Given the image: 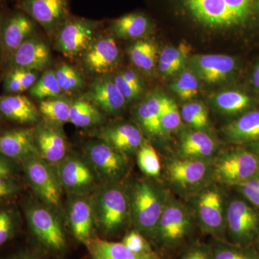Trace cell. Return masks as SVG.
Wrapping results in <instances>:
<instances>
[{
    "instance_id": "cell-1",
    "label": "cell",
    "mask_w": 259,
    "mask_h": 259,
    "mask_svg": "<svg viewBox=\"0 0 259 259\" xmlns=\"http://www.w3.org/2000/svg\"><path fill=\"white\" fill-rule=\"evenodd\" d=\"M96 230L103 236H115L131 220L128 191L117 182H105L91 195Z\"/></svg>"
},
{
    "instance_id": "cell-2",
    "label": "cell",
    "mask_w": 259,
    "mask_h": 259,
    "mask_svg": "<svg viewBox=\"0 0 259 259\" xmlns=\"http://www.w3.org/2000/svg\"><path fill=\"white\" fill-rule=\"evenodd\" d=\"M24 212L32 239L41 253L62 255L67 249L66 233L57 211L45 204L30 202Z\"/></svg>"
},
{
    "instance_id": "cell-3",
    "label": "cell",
    "mask_w": 259,
    "mask_h": 259,
    "mask_svg": "<svg viewBox=\"0 0 259 259\" xmlns=\"http://www.w3.org/2000/svg\"><path fill=\"white\" fill-rule=\"evenodd\" d=\"M131 220L136 230L154 236L167 200L158 187L149 181H138L128 191Z\"/></svg>"
},
{
    "instance_id": "cell-4",
    "label": "cell",
    "mask_w": 259,
    "mask_h": 259,
    "mask_svg": "<svg viewBox=\"0 0 259 259\" xmlns=\"http://www.w3.org/2000/svg\"><path fill=\"white\" fill-rule=\"evenodd\" d=\"M22 164L25 179L35 194L44 204L59 210L63 187L54 166L40 157L30 158Z\"/></svg>"
},
{
    "instance_id": "cell-5",
    "label": "cell",
    "mask_w": 259,
    "mask_h": 259,
    "mask_svg": "<svg viewBox=\"0 0 259 259\" xmlns=\"http://www.w3.org/2000/svg\"><path fill=\"white\" fill-rule=\"evenodd\" d=\"M83 151L99 180L104 182H117L127 173L128 161L126 156L105 141H90L85 145Z\"/></svg>"
},
{
    "instance_id": "cell-6",
    "label": "cell",
    "mask_w": 259,
    "mask_h": 259,
    "mask_svg": "<svg viewBox=\"0 0 259 259\" xmlns=\"http://www.w3.org/2000/svg\"><path fill=\"white\" fill-rule=\"evenodd\" d=\"M61 186L70 194H89L97 188L99 179L88 160L72 153L57 166Z\"/></svg>"
},
{
    "instance_id": "cell-7",
    "label": "cell",
    "mask_w": 259,
    "mask_h": 259,
    "mask_svg": "<svg viewBox=\"0 0 259 259\" xmlns=\"http://www.w3.org/2000/svg\"><path fill=\"white\" fill-rule=\"evenodd\" d=\"M97 25V22L69 17L56 31V50L69 58L84 53L94 41Z\"/></svg>"
},
{
    "instance_id": "cell-8",
    "label": "cell",
    "mask_w": 259,
    "mask_h": 259,
    "mask_svg": "<svg viewBox=\"0 0 259 259\" xmlns=\"http://www.w3.org/2000/svg\"><path fill=\"white\" fill-rule=\"evenodd\" d=\"M214 175L222 183L241 185L259 177V158L244 150L227 153L216 163Z\"/></svg>"
},
{
    "instance_id": "cell-9",
    "label": "cell",
    "mask_w": 259,
    "mask_h": 259,
    "mask_svg": "<svg viewBox=\"0 0 259 259\" xmlns=\"http://www.w3.org/2000/svg\"><path fill=\"white\" fill-rule=\"evenodd\" d=\"M192 226V218L185 206L168 200L156 226L154 236L163 245H176L185 239Z\"/></svg>"
},
{
    "instance_id": "cell-10",
    "label": "cell",
    "mask_w": 259,
    "mask_h": 259,
    "mask_svg": "<svg viewBox=\"0 0 259 259\" xmlns=\"http://www.w3.org/2000/svg\"><path fill=\"white\" fill-rule=\"evenodd\" d=\"M70 231L79 243L87 245L95 238L96 231L91 195L71 194L67 205Z\"/></svg>"
},
{
    "instance_id": "cell-11",
    "label": "cell",
    "mask_w": 259,
    "mask_h": 259,
    "mask_svg": "<svg viewBox=\"0 0 259 259\" xmlns=\"http://www.w3.org/2000/svg\"><path fill=\"white\" fill-rule=\"evenodd\" d=\"M19 8L49 32L57 31L69 18V0H21Z\"/></svg>"
},
{
    "instance_id": "cell-12",
    "label": "cell",
    "mask_w": 259,
    "mask_h": 259,
    "mask_svg": "<svg viewBox=\"0 0 259 259\" xmlns=\"http://www.w3.org/2000/svg\"><path fill=\"white\" fill-rule=\"evenodd\" d=\"M226 221L230 235L238 243H248L258 233V214L241 199H235L229 204L227 210Z\"/></svg>"
},
{
    "instance_id": "cell-13",
    "label": "cell",
    "mask_w": 259,
    "mask_h": 259,
    "mask_svg": "<svg viewBox=\"0 0 259 259\" xmlns=\"http://www.w3.org/2000/svg\"><path fill=\"white\" fill-rule=\"evenodd\" d=\"M34 136L39 157L49 164L58 166L67 156V141L59 126H37Z\"/></svg>"
},
{
    "instance_id": "cell-14",
    "label": "cell",
    "mask_w": 259,
    "mask_h": 259,
    "mask_svg": "<svg viewBox=\"0 0 259 259\" xmlns=\"http://www.w3.org/2000/svg\"><path fill=\"white\" fill-rule=\"evenodd\" d=\"M0 153L15 163L39 157L34 128L10 130L0 134Z\"/></svg>"
},
{
    "instance_id": "cell-15",
    "label": "cell",
    "mask_w": 259,
    "mask_h": 259,
    "mask_svg": "<svg viewBox=\"0 0 259 259\" xmlns=\"http://www.w3.org/2000/svg\"><path fill=\"white\" fill-rule=\"evenodd\" d=\"M35 29L31 18L22 12L10 15L2 23L0 45L5 52L13 55L25 40L32 36Z\"/></svg>"
},
{
    "instance_id": "cell-16",
    "label": "cell",
    "mask_w": 259,
    "mask_h": 259,
    "mask_svg": "<svg viewBox=\"0 0 259 259\" xmlns=\"http://www.w3.org/2000/svg\"><path fill=\"white\" fill-rule=\"evenodd\" d=\"M50 49L42 40L30 37L10 56L12 68L42 71L51 64Z\"/></svg>"
},
{
    "instance_id": "cell-17",
    "label": "cell",
    "mask_w": 259,
    "mask_h": 259,
    "mask_svg": "<svg viewBox=\"0 0 259 259\" xmlns=\"http://www.w3.org/2000/svg\"><path fill=\"white\" fill-rule=\"evenodd\" d=\"M191 14L201 23L212 27L236 25V19L224 0H185Z\"/></svg>"
},
{
    "instance_id": "cell-18",
    "label": "cell",
    "mask_w": 259,
    "mask_h": 259,
    "mask_svg": "<svg viewBox=\"0 0 259 259\" xmlns=\"http://www.w3.org/2000/svg\"><path fill=\"white\" fill-rule=\"evenodd\" d=\"M119 59V49L111 37H102L83 53V63L89 71L95 74H105L115 66Z\"/></svg>"
},
{
    "instance_id": "cell-19",
    "label": "cell",
    "mask_w": 259,
    "mask_h": 259,
    "mask_svg": "<svg viewBox=\"0 0 259 259\" xmlns=\"http://www.w3.org/2000/svg\"><path fill=\"white\" fill-rule=\"evenodd\" d=\"M223 197L220 191L209 188L199 194L197 199V214L199 222L206 231L219 233L223 226Z\"/></svg>"
},
{
    "instance_id": "cell-20",
    "label": "cell",
    "mask_w": 259,
    "mask_h": 259,
    "mask_svg": "<svg viewBox=\"0 0 259 259\" xmlns=\"http://www.w3.org/2000/svg\"><path fill=\"white\" fill-rule=\"evenodd\" d=\"M100 138L125 156L139 151L144 144L141 130L132 124H120L102 130Z\"/></svg>"
},
{
    "instance_id": "cell-21",
    "label": "cell",
    "mask_w": 259,
    "mask_h": 259,
    "mask_svg": "<svg viewBox=\"0 0 259 259\" xmlns=\"http://www.w3.org/2000/svg\"><path fill=\"white\" fill-rule=\"evenodd\" d=\"M208 171V167L199 159L177 160L167 167L168 179L182 188H191L202 183Z\"/></svg>"
},
{
    "instance_id": "cell-22",
    "label": "cell",
    "mask_w": 259,
    "mask_h": 259,
    "mask_svg": "<svg viewBox=\"0 0 259 259\" xmlns=\"http://www.w3.org/2000/svg\"><path fill=\"white\" fill-rule=\"evenodd\" d=\"M0 115L17 123L33 124L40 112L30 99L18 94L0 97Z\"/></svg>"
},
{
    "instance_id": "cell-23",
    "label": "cell",
    "mask_w": 259,
    "mask_h": 259,
    "mask_svg": "<svg viewBox=\"0 0 259 259\" xmlns=\"http://www.w3.org/2000/svg\"><path fill=\"white\" fill-rule=\"evenodd\" d=\"M88 100L108 113L120 111L125 103L114 81L108 78L97 79L92 83Z\"/></svg>"
},
{
    "instance_id": "cell-24",
    "label": "cell",
    "mask_w": 259,
    "mask_h": 259,
    "mask_svg": "<svg viewBox=\"0 0 259 259\" xmlns=\"http://www.w3.org/2000/svg\"><path fill=\"white\" fill-rule=\"evenodd\" d=\"M194 67L199 77L207 83L223 81L235 67V61L231 56L221 54H207L196 58Z\"/></svg>"
},
{
    "instance_id": "cell-25",
    "label": "cell",
    "mask_w": 259,
    "mask_h": 259,
    "mask_svg": "<svg viewBox=\"0 0 259 259\" xmlns=\"http://www.w3.org/2000/svg\"><path fill=\"white\" fill-rule=\"evenodd\" d=\"M90 259H158L155 253H136L122 242H112L94 238L86 245Z\"/></svg>"
},
{
    "instance_id": "cell-26",
    "label": "cell",
    "mask_w": 259,
    "mask_h": 259,
    "mask_svg": "<svg viewBox=\"0 0 259 259\" xmlns=\"http://www.w3.org/2000/svg\"><path fill=\"white\" fill-rule=\"evenodd\" d=\"M225 134L233 142L258 141L259 111L248 112L231 122L225 128Z\"/></svg>"
},
{
    "instance_id": "cell-27",
    "label": "cell",
    "mask_w": 259,
    "mask_h": 259,
    "mask_svg": "<svg viewBox=\"0 0 259 259\" xmlns=\"http://www.w3.org/2000/svg\"><path fill=\"white\" fill-rule=\"evenodd\" d=\"M163 108L162 97L151 96L137 108L136 115L140 123L148 134L158 136L164 132L160 117Z\"/></svg>"
},
{
    "instance_id": "cell-28",
    "label": "cell",
    "mask_w": 259,
    "mask_h": 259,
    "mask_svg": "<svg viewBox=\"0 0 259 259\" xmlns=\"http://www.w3.org/2000/svg\"><path fill=\"white\" fill-rule=\"evenodd\" d=\"M150 28L148 19L140 13H131L114 20L112 30L122 38H140L144 36Z\"/></svg>"
},
{
    "instance_id": "cell-29",
    "label": "cell",
    "mask_w": 259,
    "mask_h": 259,
    "mask_svg": "<svg viewBox=\"0 0 259 259\" xmlns=\"http://www.w3.org/2000/svg\"><path fill=\"white\" fill-rule=\"evenodd\" d=\"M215 149L212 138L203 132H194L184 136L181 144L183 156L192 159L209 157Z\"/></svg>"
},
{
    "instance_id": "cell-30",
    "label": "cell",
    "mask_w": 259,
    "mask_h": 259,
    "mask_svg": "<svg viewBox=\"0 0 259 259\" xmlns=\"http://www.w3.org/2000/svg\"><path fill=\"white\" fill-rule=\"evenodd\" d=\"M103 115L96 105L88 100L78 99L71 102L69 122L77 127L87 128L99 125Z\"/></svg>"
},
{
    "instance_id": "cell-31",
    "label": "cell",
    "mask_w": 259,
    "mask_h": 259,
    "mask_svg": "<svg viewBox=\"0 0 259 259\" xmlns=\"http://www.w3.org/2000/svg\"><path fill=\"white\" fill-rule=\"evenodd\" d=\"M70 109L71 102L56 97L40 101L38 110L47 123L60 127L69 122Z\"/></svg>"
},
{
    "instance_id": "cell-32",
    "label": "cell",
    "mask_w": 259,
    "mask_h": 259,
    "mask_svg": "<svg viewBox=\"0 0 259 259\" xmlns=\"http://www.w3.org/2000/svg\"><path fill=\"white\" fill-rule=\"evenodd\" d=\"M37 71L12 68L5 78L4 88L8 95H18L30 90L36 82Z\"/></svg>"
},
{
    "instance_id": "cell-33",
    "label": "cell",
    "mask_w": 259,
    "mask_h": 259,
    "mask_svg": "<svg viewBox=\"0 0 259 259\" xmlns=\"http://www.w3.org/2000/svg\"><path fill=\"white\" fill-rule=\"evenodd\" d=\"M20 227V216L14 204L0 206V248L13 240Z\"/></svg>"
},
{
    "instance_id": "cell-34",
    "label": "cell",
    "mask_w": 259,
    "mask_h": 259,
    "mask_svg": "<svg viewBox=\"0 0 259 259\" xmlns=\"http://www.w3.org/2000/svg\"><path fill=\"white\" fill-rule=\"evenodd\" d=\"M157 49L153 42L139 40L129 49L130 59L133 64L144 71H151L156 61Z\"/></svg>"
},
{
    "instance_id": "cell-35",
    "label": "cell",
    "mask_w": 259,
    "mask_h": 259,
    "mask_svg": "<svg viewBox=\"0 0 259 259\" xmlns=\"http://www.w3.org/2000/svg\"><path fill=\"white\" fill-rule=\"evenodd\" d=\"M62 90L56 79L55 71L49 70L37 80L33 86L30 89V94L37 100H47L60 96Z\"/></svg>"
},
{
    "instance_id": "cell-36",
    "label": "cell",
    "mask_w": 259,
    "mask_h": 259,
    "mask_svg": "<svg viewBox=\"0 0 259 259\" xmlns=\"http://www.w3.org/2000/svg\"><path fill=\"white\" fill-rule=\"evenodd\" d=\"M215 103L220 110L228 114H235L244 110L250 105V98L244 94L229 91L218 95Z\"/></svg>"
},
{
    "instance_id": "cell-37",
    "label": "cell",
    "mask_w": 259,
    "mask_h": 259,
    "mask_svg": "<svg viewBox=\"0 0 259 259\" xmlns=\"http://www.w3.org/2000/svg\"><path fill=\"white\" fill-rule=\"evenodd\" d=\"M55 74L59 86L64 93H74L83 87L81 74L70 65L61 64L55 70Z\"/></svg>"
},
{
    "instance_id": "cell-38",
    "label": "cell",
    "mask_w": 259,
    "mask_h": 259,
    "mask_svg": "<svg viewBox=\"0 0 259 259\" xmlns=\"http://www.w3.org/2000/svg\"><path fill=\"white\" fill-rule=\"evenodd\" d=\"M139 168L148 177H156L161 172V163L156 150L151 145L144 144L137 152Z\"/></svg>"
},
{
    "instance_id": "cell-39",
    "label": "cell",
    "mask_w": 259,
    "mask_h": 259,
    "mask_svg": "<svg viewBox=\"0 0 259 259\" xmlns=\"http://www.w3.org/2000/svg\"><path fill=\"white\" fill-rule=\"evenodd\" d=\"M181 116L187 123L196 129L204 128L208 123L207 110L197 102L187 104L182 107Z\"/></svg>"
},
{
    "instance_id": "cell-40",
    "label": "cell",
    "mask_w": 259,
    "mask_h": 259,
    "mask_svg": "<svg viewBox=\"0 0 259 259\" xmlns=\"http://www.w3.org/2000/svg\"><path fill=\"white\" fill-rule=\"evenodd\" d=\"M181 117L175 102L171 99L163 97V109L160 117L163 131H172L178 128L182 120Z\"/></svg>"
},
{
    "instance_id": "cell-41",
    "label": "cell",
    "mask_w": 259,
    "mask_h": 259,
    "mask_svg": "<svg viewBox=\"0 0 259 259\" xmlns=\"http://www.w3.org/2000/svg\"><path fill=\"white\" fill-rule=\"evenodd\" d=\"M198 82L192 73L186 71L180 79L171 85V89L175 93L184 100L193 98L198 93Z\"/></svg>"
},
{
    "instance_id": "cell-42",
    "label": "cell",
    "mask_w": 259,
    "mask_h": 259,
    "mask_svg": "<svg viewBox=\"0 0 259 259\" xmlns=\"http://www.w3.org/2000/svg\"><path fill=\"white\" fill-rule=\"evenodd\" d=\"M23 190L21 184L15 177L0 178V206L9 204L16 198Z\"/></svg>"
},
{
    "instance_id": "cell-43",
    "label": "cell",
    "mask_w": 259,
    "mask_h": 259,
    "mask_svg": "<svg viewBox=\"0 0 259 259\" xmlns=\"http://www.w3.org/2000/svg\"><path fill=\"white\" fill-rule=\"evenodd\" d=\"M122 243L127 247L128 249L132 250L136 253H153L151 245L142 233L137 230L131 231L127 233L122 239Z\"/></svg>"
},
{
    "instance_id": "cell-44",
    "label": "cell",
    "mask_w": 259,
    "mask_h": 259,
    "mask_svg": "<svg viewBox=\"0 0 259 259\" xmlns=\"http://www.w3.org/2000/svg\"><path fill=\"white\" fill-rule=\"evenodd\" d=\"M187 53L188 50L184 46L180 48H166L160 56L159 63L171 65L180 69L185 63Z\"/></svg>"
},
{
    "instance_id": "cell-45",
    "label": "cell",
    "mask_w": 259,
    "mask_h": 259,
    "mask_svg": "<svg viewBox=\"0 0 259 259\" xmlns=\"http://www.w3.org/2000/svg\"><path fill=\"white\" fill-rule=\"evenodd\" d=\"M224 1L238 24L241 23L247 18L249 13L251 0H224Z\"/></svg>"
},
{
    "instance_id": "cell-46",
    "label": "cell",
    "mask_w": 259,
    "mask_h": 259,
    "mask_svg": "<svg viewBox=\"0 0 259 259\" xmlns=\"http://www.w3.org/2000/svg\"><path fill=\"white\" fill-rule=\"evenodd\" d=\"M238 186L242 194L250 202L259 207V177L246 181Z\"/></svg>"
},
{
    "instance_id": "cell-47",
    "label": "cell",
    "mask_w": 259,
    "mask_h": 259,
    "mask_svg": "<svg viewBox=\"0 0 259 259\" xmlns=\"http://www.w3.org/2000/svg\"><path fill=\"white\" fill-rule=\"evenodd\" d=\"M113 81L125 100H134L141 94L132 85L130 84L121 74L116 76Z\"/></svg>"
},
{
    "instance_id": "cell-48",
    "label": "cell",
    "mask_w": 259,
    "mask_h": 259,
    "mask_svg": "<svg viewBox=\"0 0 259 259\" xmlns=\"http://www.w3.org/2000/svg\"><path fill=\"white\" fill-rule=\"evenodd\" d=\"M212 259H253L249 255L229 248H218Z\"/></svg>"
},
{
    "instance_id": "cell-49",
    "label": "cell",
    "mask_w": 259,
    "mask_h": 259,
    "mask_svg": "<svg viewBox=\"0 0 259 259\" xmlns=\"http://www.w3.org/2000/svg\"><path fill=\"white\" fill-rule=\"evenodd\" d=\"M15 162L0 153V178L15 176L17 168Z\"/></svg>"
},
{
    "instance_id": "cell-50",
    "label": "cell",
    "mask_w": 259,
    "mask_h": 259,
    "mask_svg": "<svg viewBox=\"0 0 259 259\" xmlns=\"http://www.w3.org/2000/svg\"><path fill=\"white\" fill-rule=\"evenodd\" d=\"M0 259H44L38 250H24Z\"/></svg>"
},
{
    "instance_id": "cell-51",
    "label": "cell",
    "mask_w": 259,
    "mask_h": 259,
    "mask_svg": "<svg viewBox=\"0 0 259 259\" xmlns=\"http://www.w3.org/2000/svg\"><path fill=\"white\" fill-rule=\"evenodd\" d=\"M120 74L130 84L132 85L136 90L141 93L142 86H141V80H140L139 76L135 71H132V70H128V71L121 73Z\"/></svg>"
},
{
    "instance_id": "cell-52",
    "label": "cell",
    "mask_w": 259,
    "mask_h": 259,
    "mask_svg": "<svg viewBox=\"0 0 259 259\" xmlns=\"http://www.w3.org/2000/svg\"><path fill=\"white\" fill-rule=\"evenodd\" d=\"M181 259H211L208 252L201 248H195L189 250Z\"/></svg>"
},
{
    "instance_id": "cell-53",
    "label": "cell",
    "mask_w": 259,
    "mask_h": 259,
    "mask_svg": "<svg viewBox=\"0 0 259 259\" xmlns=\"http://www.w3.org/2000/svg\"><path fill=\"white\" fill-rule=\"evenodd\" d=\"M159 69L163 74L166 75H172L175 74L180 69L171 66V65L159 63Z\"/></svg>"
},
{
    "instance_id": "cell-54",
    "label": "cell",
    "mask_w": 259,
    "mask_h": 259,
    "mask_svg": "<svg viewBox=\"0 0 259 259\" xmlns=\"http://www.w3.org/2000/svg\"><path fill=\"white\" fill-rule=\"evenodd\" d=\"M253 82H254L255 86L259 90V64L255 69L254 74H253Z\"/></svg>"
},
{
    "instance_id": "cell-55",
    "label": "cell",
    "mask_w": 259,
    "mask_h": 259,
    "mask_svg": "<svg viewBox=\"0 0 259 259\" xmlns=\"http://www.w3.org/2000/svg\"><path fill=\"white\" fill-rule=\"evenodd\" d=\"M2 23H3V18H2L1 15H0V33H1Z\"/></svg>"
},
{
    "instance_id": "cell-56",
    "label": "cell",
    "mask_w": 259,
    "mask_h": 259,
    "mask_svg": "<svg viewBox=\"0 0 259 259\" xmlns=\"http://www.w3.org/2000/svg\"><path fill=\"white\" fill-rule=\"evenodd\" d=\"M255 149H256L257 152H258L259 154V142L255 145Z\"/></svg>"
},
{
    "instance_id": "cell-57",
    "label": "cell",
    "mask_w": 259,
    "mask_h": 259,
    "mask_svg": "<svg viewBox=\"0 0 259 259\" xmlns=\"http://www.w3.org/2000/svg\"><path fill=\"white\" fill-rule=\"evenodd\" d=\"M257 8L259 10V0H257Z\"/></svg>"
}]
</instances>
